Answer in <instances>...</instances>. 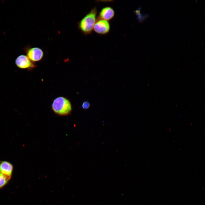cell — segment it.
<instances>
[{
    "instance_id": "obj_8",
    "label": "cell",
    "mask_w": 205,
    "mask_h": 205,
    "mask_svg": "<svg viewBox=\"0 0 205 205\" xmlns=\"http://www.w3.org/2000/svg\"><path fill=\"white\" fill-rule=\"evenodd\" d=\"M11 178V177L4 175L0 172V188L7 184Z\"/></svg>"
},
{
    "instance_id": "obj_7",
    "label": "cell",
    "mask_w": 205,
    "mask_h": 205,
    "mask_svg": "<svg viewBox=\"0 0 205 205\" xmlns=\"http://www.w3.org/2000/svg\"><path fill=\"white\" fill-rule=\"evenodd\" d=\"M13 170V166L10 163L3 161L0 163V172L4 175L11 177Z\"/></svg>"
},
{
    "instance_id": "obj_3",
    "label": "cell",
    "mask_w": 205,
    "mask_h": 205,
    "mask_svg": "<svg viewBox=\"0 0 205 205\" xmlns=\"http://www.w3.org/2000/svg\"><path fill=\"white\" fill-rule=\"evenodd\" d=\"M15 63L19 68L22 69L33 68L36 67L34 63L31 61L26 56L21 55L16 59Z\"/></svg>"
},
{
    "instance_id": "obj_9",
    "label": "cell",
    "mask_w": 205,
    "mask_h": 205,
    "mask_svg": "<svg viewBox=\"0 0 205 205\" xmlns=\"http://www.w3.org/2000/svg\"><path fill=\"white\" fill-rule=\"evenodd\" d=\"M90 104L88 101H86L83 102L82 105V107L84 109H88L90 107Z\"/></svg>"
},
{
    "instance_id": "obj_4",
    "label": "cell",
    "mask_w": 205,
    "mask_h": 205,
    "mask_svg": "<svg viewBox=\"0 0 205 205\" xmlns=\"http://www.w3.org/2000/svg\"><path fill=\"white\" fill-rule=\"evenodd\" d=\"M26 52L27 57L33 62L40 60L44 56L43 51L38 47H34L27 49Z\"/></svg>"
},
{
    "instance_id": "obj_5",
    "label": "cell",
    "mask_w": 205,
    "mask_h": 205,
    "mask_svg": "<svg viewBox=\"0 0 205 205\" xmlns=\"http://www.w3.org/2000/svg\"><path fill=\"white\" fill-rule=\"evenodd\" d=\"M110 28V24L107 21L100 19L96 21L93 29L97 34H105L109 32Z\"/></svg>"
},
{
    "instance_id": "obj_1",
    "label": "cell",
    "mask_w": 205,
    "mask_h": 205,
    "mask_svg": "<svg viewBox=\"0 0 205 205\" xmlns=\"http://www.w3.org/2000/svg\"><path fill=\"white\" fill-rule=\"evenodd\" d=\"M53 111L60 116H66L70 114L72 110L70 101L63 97H58L54 100L52 105Z\"/></svg>"
},
{
    "instance_id": "obj_2",
    "label": "cell",
    "mask_w": 205,
    "mask_h": 205,
    "mask_svg": "<svg viewBox=\"0 0 205 205\" xmlns=\"http://www.w3.org/2000/svg\"><path fill=\"white\" fill-rule=\"evenodd\" d=\"M97 14V10L95 8L87 14L79 23V27L84 34H89L93 30L96 21Z\"/></svg>"
},
{
    "instance_id": "obj_6",
    "label": "cell",
    "mask_w": 205,
    "mask_h": 205,
    "mask_svg": "<svg viewBox=\"0 0 205 205\" xmlns=\"http://www.w3.org/2000/svg\"><path fill=\"white\" fill-rule=\"evenodd\" d=\"M115 13L114 10L110 7L103 8L99 13L100 19L108 21L114 17Z\"/></svg>"
}]
</instances>
